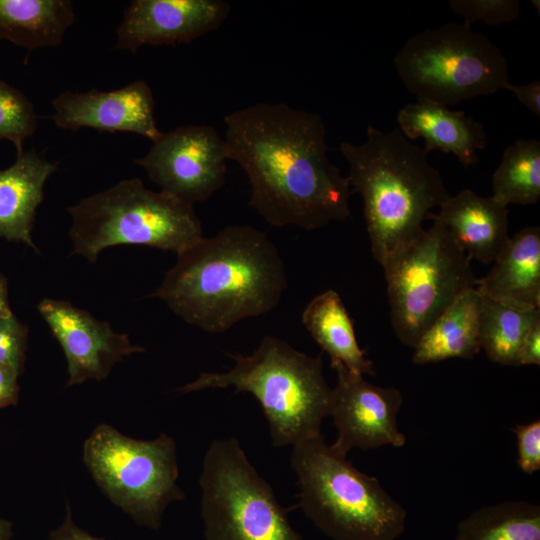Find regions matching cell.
<instances>
[{
  "label": "cell",
  "mask_w": 540,
  "mask_h": 540,
  "mask_svg": "<svg viewBox=\"0 0 540 540\" xmlns=\"http://www.w3.org/2000/svg\"><path fill=\"white\" fill-rule=\"evenodd\" d=\"M361 144L340 143L352 193L363 200L371 251L378 263L418 237L433 208L449 196L425 148L399 129L367 127Z\"/></svg>",
  "instance_id": "3"
},
{
  "label": "cell",
  "mask_w": 540,
  "mask_h": 540,
  "mask_svg": "<svg viewBox=\"0 0 540 540\" xmlns=\"http://www.w3.org/2000/svg\"><path fill=\"white\" fill-rule=\"evenodd\" d=\"M49 540H104L95 537L86 530L80 528L72 518L70 504H66V513L62 523L52 530Z\"/></svg>",
  "instance_id": "30"
},
{
  "label": "cell",
  "mask_w": 540,
  "mask_h": 540,
  "mask_svg": "<svg viewBox=\"0 0 540 540\" xmlns=\"http://www.w3.org/2000/svg\"><path fill=\"white\" fill-rule=\"evenodd\" d=\"M12 312L8 299V284L6 278L0 273V319Z\"/></svg>",
  "instance_id": "34"
},
{
  "label": "cell",
  "mask_w": 540,
  "mask_h": 540,
  "mask_svg": "<svg viewBox=\"0 0 540 540\" xmlns=\"http://www.w3.org/2000/svg\"><path fill=\"white\" fill-rule=\"evenodd\" d=\"M454 540H540V506L526 501L483 506L458 523Z\"/></svg>",
  "instance_id": "23"
},
{
  "label": "cell",
  "mask_w": 540,
  "mask_h": 540,
  "mask_svg": "<svg viewBox=\"0 0 540 540\" xmlns=\"http://www.w3.org/2000/svg\"><path fill=\"white\" fill-rule=\"evenodd\" d=\"M299 506L333 540H396L406 509L379 480L358 470L322 435L292 447Z\"/></svg>",
  "instance_id": "5"
},
{
  "label": "cell",
  "mask_w": 540,
  "mask_h": 540,
  "mask_svg": "<svg viewBox=\"0 0 540 540\" xmlns=\"http://www.w3.org/2000/svg\"><path fill=\"white\" fill-rule=\"evenodd\" d=\"M482 297L479 346L487 357L505 366H519L521 346L540 309H519Z\"/></svg>",
  "instance_id": "24"
},
{
  "label": "cell",
  "mask_w": 540,
  "mask_h": 540,
  "mask_svg": "<svg viewBox=\"0 0 540 540\" xmlns=\"http://www.w3.org/2000/svg\"><path fill=\"white\" fill-rule=\"evenodd\" d=\"M28 327L13 313L0 319V364L22 374L26 360Z\"/></svg>",
  "instance_id": "28"
},
{
  "label": "cell",
  "mask_w": 540,
  "mask_h": 540,
  "mask_svg": "<svg viewBox=\"0 0 540 540\" xmlns=\"http://www.w3.org/2000/svg\"><path fill=\"white\" fill-rule=\"evenodd\" d=\"M448 5L470 26L477 21L488 25L509 23L521 13L518 0H450Z\"/></svg>",
  "instance_id": "27"
},
{
  "label": "cell",
  "mask_w": 540,
  "mask_h": 540,
  "mask_svg": "<svg viewBox=\"0 0 540 540\" xmlns=\"http://www.w3.org/2000/svg\"><path fill=\"white\" fill-rule=\"evenodd\" d=\"M37 128V114L32 102L18 89L0 79V141L14 144L17 156L23 144Z\"/></svg>",
  "instance_id": "26"
},
{
  "label": "cell",
  "mask_w": 540,
  "mask_h": 540,
  "mask_svg": "<svg viewBox=\"0 0 540 540\" xmlns=\"http://www.w3.org/2000/svg\"><path fill=\"white\" fill-rule=\"evenodd\" d=\"M393 63L417 100L448 107L493 94L510 83L502 51L464 22H448L411 36Z\"/></svg>",
  "instance_id": "7"
},
{
  "label": "cell",
  "mask_w": 540,
  "mask_h": 540,
  "mask_svg": "<svg viewBox=\"0 0 540 540\" xmlns=\"http://www.w3.org/2000/svg\"><path fill=\"white\" fill-rule=\"evenodd\" d=\"M286 287L275 244L252 226L231 225L179 253L152 296L188 324L218 334L274 309Z\"/></svg>",
  "instance_id": "2"
},
{
  "label": "cell",
  "mask_w": 540,
  "mask_h": 540,
  "mask_svg": "<svg viewBox=\"0 0 540 540\" xmlns=\"http://www.w3.org/2000/svg\"><path fill=\"white\" fill-rule=\"evenodd\" d=\"M73 253L94 263L106 248L148 246L177 255L198 241L202 225L194 206L164 192L152 191L138 178L83 198L68 207Z\"/></svg>",
  "instance_id": "6"
},
{
  "label": "cell",
  "mask_w": 540,
  "mask_h": 540,
  "mask_svg": "<svg viewBox=\"0 0 540 540\" xmlns=\"http://www.w3.org/2000/svg\"><path fill=\"white\" fill-rule=\"evenodd\" d=\"M75 18L69 0H0V40L29 52L58 46Z\"/></svg>",
  "instance_id": "22"
},
{
  "label": "cell",
  "mask_w": 540,
  "mask_h": 540,
  "mask_svg": "<svg viewBox=\"0 0 540 540\" xmlns=\"http://www.w3.org/2000/svg\"><path fill=\"white\" fill-rule=\"evenodd\" d=\"M505 90L514 93L517 99L533 114L540 117V81L534 80L523 85L509 83Z\"/></svg>",
  "instance_id": "33"
},
{
  "label": "cell",
  "mask_w": 540,
  "mask_h": 540,
  "mask_svg": "<svg viewBox=\"0 0 540 540\" xmlns=\"http://www.w3.org/2000/svg\"><path fill=\"white\" fill-rule=\"evenodd\" d=\"M152 143L149 151L134 162L161 191L194 206L224 185L228 160L225 142L212 126H178L162 132Z\"/></svg>",
  "instance_id": "11"
},
{
  "label": "cell",
  "mask_w": 540,
  "mask_h": 540,
  "mask_svg": "<svg viewBox=\"0 0 540 540\" xmlns=\"http://www.w3.org/2000/svg\"><path fill=\"white\" fill-rule=\"evenodd\" d=\"M302 323L331 360L352 373L375 376L373 362L358 344L353 322L339 294L327 290L316 295L302 312Z\"/></svg>",
  "instance_id": "21"
},
{
  "label": "cell",
  "mask_w": 540,
  "mask_h": 540,
  "mask_svg": "<svg viewBox=\"0 0 540 540\" xmlns=\"http://www.w3.org/2000/svg\"><path fill=\"white\" fill-rule=\"evenodd\" d=\"M51 103L54 113L50 119L61 129L129 132L152 142L162 134L155 120L152 90L143 80L112 91H65Z\"/></svg>",
  "instance_id": "15"
},
{
  "label": "cell",
  "mask_w": 540,
  "mask_h": 540,
  "mask_svg": "<svg viewBox=\"0 0 540 540\" xmlns=\"http://www.w3.org/2000/svg\"><path fill=\"white\" fill-rule=\"evenodd\" d=\"M401 133L410 140L422 138L425 150L454 154L464 166L475 164L478 151L487 144L484 127L463 111L417 100L402 107L397 114Z\"/></svg>",
  "instance_id": "17"
},
{
  "label": "cell",
  "mask_w": 540,
  "mask_h": 540,
  "mask_svg": "<svg viewBox=\"0 0 540 540\" xmlns=\"http://www.w3.org/2000/svg\"><path fill=\"white\" fill-rule=\"evenodd\" d=\"M481 305L476 287L460 295L414 345L413 362L424 365L451 358L471 359L479 353Z\"/></svg>",
  "instance_id": "20"
},
{
  "label": "cell",
  "mask_w": 540,
  "mask_h": 540,
  "mask_svg": "<svg viewBox=\"0 0 540 540\" xmlns=\"http://www.w3.org/2000/svg\"><path fill=\"white\" fill-rule=\"evenodd\" d=\"M199 485L205 540H303L237 439L212 441Z\"/></svg>",
  "instance_id": "10"
},
{
  "label": "cell",
  "mask_w": 540,
  "mask_h": 540,
  "mask_svg": "<svg viewBox=\"0 0 540 540\" xmlns=\"http://www.w3.org/2000/svg\"><path fill=\"white\" fill-rule=\"evenodd\" d=\"M18 378L14 370L0 364V409L17 404L20 392Z\"/></svg>",
  "instance_id": "31"
},
{
  "label": "cell",
  "mask_w": 540,
  "mask_h": 540,
  "mask_svg": "<svg viewBox=\"0 0 540 540\" xmlns=\"http://www.w3.org/2000/svg\"><path fill=\"white\" fill-rule=\"evenodd\" d=\"M540 365V319L529 329L519 354V366Z\"/></svg>",
  "instance_id": "32"
},
{
  "label": "cell",
  "mask_w": 540,
  "mask_h": 540,
  "mask_svg": "<svg viewBox=\"0 0 540 540\" xmlns=\"http://www.w3.org/2000/svg\"><path fill=\"white\" fill-rule=\"evenodd\" d=\"M481 296L519 309H540V229L525 227L512 237L494 266L476 281Z\"/></svg>",
  "instance_id": "18"
},
{
  "label": "cell",
  "mask_w": 540,
  "mask_h": 540,
  "mask_svg": "<svg viewBox=\"0 0 540 540\" xmlns=\"http://www.w3.org/2000/svg\"><path fill=\"white\" fill-rule=\"evenodd\" d=\"M230 5L221 0H133L116 30L115 48L188 44L217 29Z\"/></svg>",
  "instance_id": "14"
},
{
  "label": "cell",
  "mask_w": 540,
  "mask_h": 540,
  "mask_svg": "<svg viewBox=\"0 0 540 540\" xmlns=\"http://www.w3.org/2000/svg\"><path fill=\"white\" fill-rule=\"evenodd\" d=\"M228 160L244 170L249 205L274 227L321 229L351 216L346 176L328 158L317 113L260 102L224 118Z\"/></svg>",
  "instance_id": "1"
},
{
  "label": "cell",
  "mask_w": 540,
  "mask_h": 540,
  "mask_svg": "<svg viewBox=\"0 0 540 540\" xmlns=\"http://www.w3.org/2000/svg\"><path fill=\"white\" fill-rule=\"evenodd\" d=\"M37 310L60 344L68 371V386L103 380L124 357L144 352L125 333L73 306L69 301L44 298Z\"/></svg>",
  "instance_id": "13"
},
{
  "label": "cell",
  "mask_w": 540,
  "mask_h": 540,
  "mask_svg": "<svg viewBox=\"0 0 540 540\" xmlns=\"http://www.w3.org/2000/svg\"><path fill=\"white\" fill-rule=\"evenodd\" d=\"M12 537V523L0 518V540H10Z\"/></svg>",
  "instance_id": "35"
},
{
  "label": "cell",
  "mask_w": 540,
  "mask_h": 540,
  "mask_svg": "<svg viewBox=\"0 0 540 540\" xmlns=\"http://www.w3.org/2000/svg\"><path fill=\"white\" fill-rule=\"evenodd\" d=\"M228 356L234 361L230 370L201 373L176 391L233 387L235 393L252 394L265 414L274 447H293L322 435L332 388L324 378L321 356H308L271 335L250 355Z\"/></svg>",
  "instance_id": "4"
},
{
  "label": "cell",
  "mask_w": 540,
  "mask_h": 540,
  "mask_svg": "<svg viewBox=\"0 0 540 540\" xmlns=\"http://www.w3.org/2000/svg\"><path fill=\"white\" fill-rule=\"evenodd\" d=\"M492 197L504 206L532 205L540 198V142L516 140L508 146L492 177Z\"/></svg>",
  "instance_id": "25"
},
{
  "label": "cell",
  "mask_w": 540,
  "mask_h": 540,
  "mask_svg": "<svg viewBox=\"0 0 540 540\" xmlns=\"http://www.w3.org/2000/svg\"><path fill=\"white\" fill-rule=\"evenodd\" d=\"M438 213L426 219L445 225L470 259L490 264L507 246L508 208L491 197H482L470 189L448 196Z\"/></svg>",
  "instance_id": "16"
},
{
  "label": "cell",
  "mask_w": 540,
  "mask_h": 540,
  "mask_svg": "<svg viewBox=\"0 0 540 540\" xmlns=\"http://www.w3.org/2000/svg\"><path fill=\"white\" fill-rule=\"evenodd\" d=\"M381 266L392 328L411 347L460 295L476 287L471 259L437 220Z\"/></svg>",
  "instance_id": "8"
},
{
  "label": "cell",
  "mask_w": 540,
  "mask_h": 540,
  "mask_svg": "<svg viewBox=\"0 0 540 540\" xmlns=\"http://www.w3.org/2000/svg\"><path fill=\"white\" fill-rule=\"evenodd\" d=\"M83 462L106 497L138 525L158 530L168 505L185 499L176 444L166 433L140 440L100 423L84 441Z\"/></svg>",
  "instance_id": "9"
},
{
  "label": "cell",
  "mask_w": 540,
  "mask_h": 540,
  "mask_svg": "<svg viewBox=\"0 0 540 540\" xmlns=\"http://www.w3.org/2000/svg\"><path fill=\"white\" fill-rule=\"evenodd\" d=\"M332 368L337 374L329 410L337 430L332 445L346 455L354 448L403 447L407 438L397 424L403 401L400 390L373 385L341 365Z\"/></svg>",
  "instance_id": "12"
},
{
  "label": "cell",
  "mask_w": 540,
  "mask_h": 540,
  "mask_svg": "<svg viewBox=\"0 0 540 540\" xmlns=\"http://www.w3.org/2000/svg\"><path fill=\"white\" fill-rule=\"evenodd\" d=\"M57 166L33 149L18 155L12 165L0 170V238L37 249L31 231L37 209L44 200L45 183Z\"/></svg>",
  "instance_id": "19"
},
{
  "label": "cell",
  "mask_w": 540,
  "mask_h": 540,
  "mask_svg": "<svg viewBox=\"0 0 540 540\" xmlns=\"http://www.w3.org/2000/svg\"><path fill=\"white\" fill-rule=\"evenodd\" d=\"M517 438V463L521 471L533 474L540 469V421L517 424L512 428Z\"/></svg>",
  "instance_id": "29"
}]
</instances>
